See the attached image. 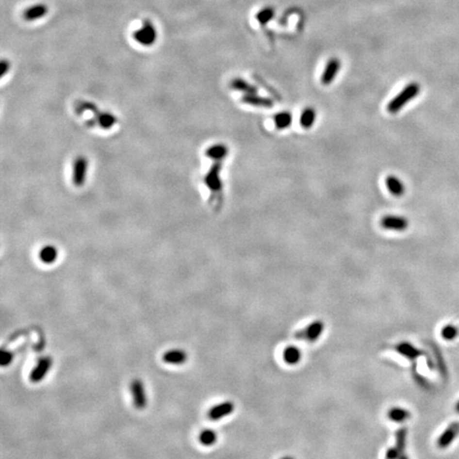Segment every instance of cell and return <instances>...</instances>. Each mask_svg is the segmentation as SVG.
Segmentation results:
<instances>
[{"label":"cell","instance_id":"obj_1","mask_svg":"<svg viewBox=\"0 0 459 459\" xmlns=\"http://www.w3.org/2000/svg\"><path fill=\"white\" fill-rule=\"evenodd\" d=\"M420 89H421V87H420L419 83L411 82L407 84V85L388 103L387 111L390 114L399 113L407 103H410L412 99H415L418 96Z\"/></svg>","mask_w":459,"mask_h":459},{"label":"cell","instance_id":"obj_2","mask_svg":"<svg viewBox=\"0 0 459 459\" xmlns=\"http://www.w3.org/2000/svg\"><path fill=\"white\" fill-rule=\"evenodd\" d=\"M133 37L138 44L143 46H151L153 45L158 37V32L154 25L149 19H145L143 21V26L139 30L133 33Z\"/></svg>","mask_w":459,"mask_h":459},{"label":"cell","instance_id":"obj_3","mask_svg":"<svg viewBox=\"0 0 459 459\" xmlns=\"http://www.w3.org/2000/svg\"><path fill=\"white\" fill-rule=\"evenodd\" d=\"M323 329H324V323L320 320H316V321H312L303 329H300V331L296 332L295 334V337L296 339L309 341V343H315V341H317V339L320 337L321 334L323 333Z\"/></svg>","mask_w":459,"mask_h":459},{"label":"cell","instance_id":"obj_4","mask_svg":"<svg viewBox=\"0 0 459 459\" xmlns=\"http://www.w3.org/2000/svg\"><path fill=\"white\" fill-rule=\"evenodd\" d=\"M380 226L385 230H390V231H397L402 232L405 231L407 227L410 226V222L403 216H394L388 215L383 217L380 219Z\"/></svg>","mask_w":459,"mask_h":459},{"label":"cell","instance_id":"obj_5","mask_svg":"<svg viewBox=\"0 0 459 459\" xmlns=\"http://www.w3.org/2000/svg\"><path fill=\"white\" fill-rule=\"evenodd\" d=\"M131 391L134 406L137 410H144L147 406V395L141 379H134L131 384Z\"/></svg>","mask_w":459,"mask_h":459},{"label":"cell","instance_id":"obj_6","mask_svg":"<svg viewBox=\"0 0 459 459\" xmlns=\"http://www.w3.org/2000/svg\"><path fill=\"white\" fill-rule=\"evenodd\" d=\"M340 68H341V62L339 59L337 58L329 59L321 76V83L323 84V85H328V84H331L335 80V78L336 76H337Z\"/></svg>","mask_w":459,"mask_h":459},{"label":"cell","instance_id":"obj_7","mask_svg":"<svg viewBox=\"0 0 459 459\" xmlns=\"http://www.w3.org/2000/svg\"><path fill=\"white\" fill-rule=\"evenodd\" d=\"M52 365V361L51 358L49 357H44L41 358L40 361L37 362L36 367L33 369L30 373V380L32 383H38L41 382L42 379L45 378V377L47 376L48 371L50 370Z\"/></svg>","mask_w":459,"mask_h":459},{"label":"cell","instance_id":"obj_8","mask_svg":"<svg viewBox=\"0 0 459 459\" xmlns=\"http://www.w3.org/2000/svg\"><path fill=\"white\" fill-rule=\"evenodd\" d=\"M234 411V404L232 402H222L214 407H212L209 411V418L213 421H217L225 418L228 415H231Z\"/></svg>","mask_w":459,"mask_h":459},{"label":"cell","instance_id":"obj_9","mask_svg":"<svg viewBox=\"0 0 459 459\" xmlns=\"http://www.w3.org/2000/svg\"><path fill=\"white\" fill-rule=\"evenodd\" d=\"M459 432V423H453L449 427H447L438 439V446L440 449H445L449 446L453 440L456 438V436Z\"/></svg>","mask_w":459,"mask_h":459},{"label":"cell","instance_id":"obj_10","mask_svg":"<svg viewBox=\"0 0 459 459\" xmlns=\"http://www.w3.org/2000/svg\"><path fill=\"white\" fill-rule=\"evenodd\" d=\"M48 13V7L45 3H38L31 5L30 8H28L25 12H24V18L28 21H32V20H36L44 17L45 15Z\"/></svg>","mask_w":459,"mask_h":459},{"label":"cell","instance_id":"obj_11","mask_svg":"<svg viewBox=\"0 0 459 459\" xmlns=\"http://www.w3.org/2000/svg\"><path fill=\"white\" fill-rule=\"evenodd\" d=\"M394 350L403 356H405L408 360H417V358L422 354V351L419 350L416 346H413L411 344L408 343H401L394 346Z\"/></svg>","mask_w":459,"mask_h":459},{"label":"cell","instance_id":"obj_12","mask_svg":"<svg viewBox=\"0 0 459 459\" xmlns=\"http://www.w3.org/2000/svg\"><path fill=\"white\" fill-rule=\"evenodd\" d=\"M386 186L389 192L395 197H401L405 193V185L399 178L395 176H388L386 178Z\"/></svg>","mask_w":459,"mask_h":459},{"label":"cell","instance_id":"obj_13","mask_svg":"<svg viewBox=\"0 0 459 459\" xmlns=\"http://www.w3.org/2000/svg\"><path fill=\"white\" fill-rule=\"evenodd\" d=\"M243 101L245 103H248L251 105H255V106H262V108H271L273 106V100L266 98V97H261L257 96L256 94H247L243 97Z\"/></svg>","mask_w":459,"mask_h":459},{"label":"cell","instance_id":"obj_14","mask_svg":"<svg viewBox=\"0 0 459 459\" xmlns=\"http://www.w3.org/2000/svg\"><path fill=\"white\" fill-rule=\"evenodd\" d=\"M163 361L166 363H171V365H182L187 361V355L182 350H171L164 354Z\"/></svg>","mask_w":459,"mask_h":459},{"label":"cell","instance_id":"obj_15","mask_svg":"<svg viewBox=\"0 0 459 459\" xmlns=\"http://www.w3.org/2000/svg\"><path fill=\"white\" fill-rule=\"evenodd\" d=\"M301 351L295 345H289L283 352V358L288 365H295L301 361Z\"/></svg>","mask_w":459,"mask_h":459},{"label":"cell","instance_id":"obj_16","mask_svg":"<svg viewBox=\"0 0 459 459\" xmlns=\"http://www.w3.org/2000/svg\"><path fill=\"white\" fill-rule=\"evenodd\" d=\"M317 113L312 108H305L300 117V124L304 129H310L315 124Z\"/></svg>","mask_w":459,"mask_h":459},{"label":"cell","instance_id":"obj_17","mask_svg":"<svg viewBox=\"0 0 459 459\" xmlns=\"http://www.w3.org/2000/svg\"><path fill=\"white\" fill-rule=\"evenodd\" d=\"M410 417V412L402 407H393L388 410V418L393 422H404Z\"/></svg>","mask_w":459,"mask_h":459},{"label":"cell","instance_id":"obj_18","mask_svg":"<svg viewBox=\"0 0 459 459\" xmlns=\"http://www.w3.org/2000/svg\"><path fill=\"white\" fill-rule=\"evenodd\" d=\"M293 122V115L289 112H281L274 116V124L279 130L287 129Z\"/></svg>","mask_w":459,"mask_h":459},{"label":"cell","instance_id":"obj_19","mask_svg":"<svg viewBox=\"0 0 459 459\" xmlns=\"http://www.w3.org/2000/svg\"><path fill=\"white\" fill-rule=\"evenodd\" d=\"M231 86H232V88L236 89V91H240V92L246 93V95H247V94H255L257 92V88L255 86L251 85V84H249L247 81H245L243 79H239V78H237V79H234L232 81Z\"/></svg>","mask_w":459,"mask_h":459},{"label":"cell","instance_id":"obj_20","mask_svg":"<svg viewBox=\"0 0 459 459\" xmlns=\"http://www.w3.org/2000/svg\"><path fill=\"white\" fill-rule=\"evenodd\" d=\"M199 440L201 442V444H203L205 446L213 445V444H215V442L217 440V434L215 430H213V429H204L200 433Z\"/></svg>","mask_w":459,"mask_h":459},{"label":"cell","instance_id":"obj_21","mask_svg":"<svg viewBox=\"0 0 459 459\" xmlns=\"http://www.w3.org/2000/svg\"><path fill=\"white\" fill-rule=\"evenodd\" d=\"M40 259L45 264L53 262L55 259H57V250L52 247H46L42 249L40 252Z\"/></svg>","mask_w":459,"mask_h":459},{"label":"cell","instance_id":"obj_22","mask_svg":"<svg viewBox=\"0 0 459 459\" xmlns=\"http://www.w3.org/2000/svg\"><path fill=\"white\" fill-rule=\"evenodd\" d=\"M274 14H276V12H274V9L270 8V7H267V8H264L262 10H261L260 12L257 13L256 19L259 20L260 24L265 25V24H267V22H269L274 17Z\"/></svg>","mask_w":459,"mask_h":459},{"label":"cell","instance_id":"obj_23","mask_svg":"<svg viewBox=\"0 0 459 459\" xmlns=\"http://www.w3.org/2000/svg\"><path fill=\"white\" fill-rule=\"evenodd\" d=\"M406 436H407V430L406 428H400L396 430L395 434V447L402 453L404 452L405 446H406Z\"/></svg>","mask_w":459,"mask_h":459},{"label":"cell","instance_id":"obj_24","mask_svg":"<svg viewBox=\"0 0 459 459\" xmlns=\"http://www.w3.org/2000/svg\"><path fill=\"white\" fill-rule=\"evenodd\" d=\"M228 153V149L226 146H223V145H219V146H215V147H212L210 150H209V155L211 156L212 159H215V160H222L223 158H225V156L227 155Z\"/></svg>","mask_w":459,"mask_h":459},{"label":"cell","instance_id":"obj_25","mask_svg":"<svg viewBox=\"0 0 459 459\" xmlns=\"http://www.w3.org/2000/svg\"><path fill=\"white\" fill-rule=\"evenodd\" d=\"M458 334L457 328L454 326H445L441 331V335L445 340H453Z\"/></svg>","mask_w":459,"mask_h":459},{"label":"cell","instance_id":"obj_26","mask_svg":"<svg viewBox=\"0 0 459 459\" xmlns=\"http://www.w3.org/2000/svg\"><path fill=\"white\" fill-rule=\"evenodd\" d=\"M403 453L396 449L395 446L390 447L388 449L387 453H386V459H399Z\"/></svg>","mask_w":459,"mask_h":459},{"label":"cell","instance_id":"obj_27","mask_svg":"<svg viewBox=\"0 0 459 459\" xmlns=\"http://www.w3.org/2000/svg\"><path fill=\"white\" fill-rule=\"evenodd\" d=\"M12 360H13V354L11 353V352L2 351V353H1V361H0V363H1L2 367L7 366L8 363H10L11 361H12Z\"/></svg>","mask_w":459,"mask_h":459},{"label":"cell","instance_id":"obj_28","mask_svg":"<svg viewBox=\"0 0 459 459\" xmlns=\"http://www.w3.org/2000/svg\"><path fill=\"white\" fill-rule=\"evenodd\" d=\"M399 459H410V458H408V457H407L406 455H404V454H402V455H401V457H400Z\"/></svg>","mask_w":459,"mask_h":459},{"label":"cell","instance_id":"obj_29","mask_svg":"<svg viewBox=\"0 0 459 459\" xmlns=\"http://www.w3.org/2000/svg\"><path fill=\"white\" fill-rule=\"evenodd\" d=\"M279 459H295V458L290 457V456H285V457H282V458H279Z\"/></svg>","mask_w":459,"mask_h":459},{"label":"cell","instance_id":"obj_30","mask_svg":"<svg viewBox=\"0 0 459 459\" xmlns=\"http://www.w3.org/2000/svg\"><path fill=\"white\" fill-rule=\"evenodd\" d=\"M456 410L459 412V402L457 403V405H456Z\"/></svg>","mask_w":459,"mask_h":459}]
</instances>
